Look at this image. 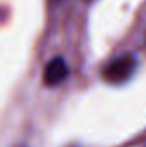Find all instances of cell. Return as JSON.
<instances>
[{"label": "cell", "instance_id": "obj_1", "mask_svg": "<svg viewBox=\"0 0 146 147\" xmlns=\"http://www.w3.org/2000/svg\"><path fill=\"white\" fill-rule=\"evenodd\" d=\"M136 67H138V60L134 55L127 53V55L115 57L105 65L103 79L110 84H122L132 77V74L136 72Z\"/></svg>", "mask_w": 146, "mask_h": 147}, {"label": "cell", "instance_id": "obj_2", "mask_svg": "<svg viewBox=\"0 0 146 147\" xmlns=\"http://www.w3.org/2000/svg\"><path fill=\"white\" fill-rule=\"evenodd\" d=\"M67 75H69V67H67L65 60L62 57H55L46 63L45 72H43V80L46 86L53 87V86L62 84Z\"/></svg>", "mask_w": 146, "mask_h": 147}]
</instances>
